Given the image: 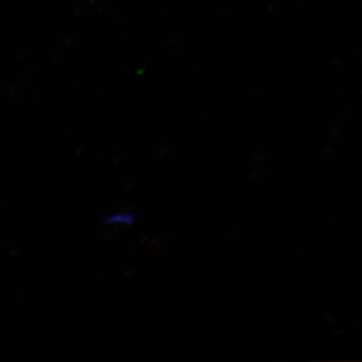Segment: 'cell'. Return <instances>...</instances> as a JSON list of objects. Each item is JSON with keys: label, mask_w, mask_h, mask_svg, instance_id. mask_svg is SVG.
<instances>
[{"label": "cell", "mask_w": 362, "mask_h": 362, "mask_svg": "<svg viewBox=\"0 0 362 362\" xmlns=\"http://www.w3.org/2000/svg\"><path fill=\"white\" fill-rule=\"evenodd\" d=\"M135 221V216L132 212H121V214H113V215L108 216L105 221L103 224H110V226H129L132 223Z\"/></svg>", "instance_id": "cell-1"}]
</instances>
